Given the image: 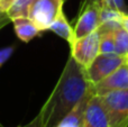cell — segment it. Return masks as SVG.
<instances>
[{"label":"cell","mask_w":128,"mask_h":127,"mask_svg":"<svg viewBox=\"0 0 128 127\" xmlns=\"http://www.w3.org/2000/svg\"><path fill=\"white\" fill-rule=\"evenodd\" d=\"M90 90L86 70L70 55L55 88L40 110L43 127H55Z\"/></svg>","instance_id":"obj_1"},{"label":"cell","mask_w":128,"mask_h":127,"mask_svg":"<svg viewBox=\"0 0 128 127\" xmlns=\"http://www.w3.org/2000/svg\"><path fill=\"white\" fill-rule=\"evenodd\" d=\"M108 115L111 127L128 123V89L98 94Z\"/></svg>","instance_id":"obj_2"},{"label":"cell","mask_w":128,"mask_h":127,"mask_svg":"<svg viewBox=\"0 0 128 127\" xmlns=\"http://www.w3.org/2000/svg\"><path fill=\"white\" fill-rule=\"evenodd\" d=\"M64 0H35L29 8L28 18L40 32L48 27L63 11Z\"/></svg>","instance_id":"obj_3"},{"label":"cell","mask_w":128,"mask_h":127,"mask_svg":"<svg viewBox=\"0 0 128 127\" xmlns=\"http://www.w3.org/2000/svg\"><path fill=\"white\" fill-rule=\"evenodd\" d=\"M70 55L81 65L86 69L92 63V61L100 54V33L94 30L86 35L84 37L74 40L70 45Z\"/></svg>","instance_id":"obj_4"},{"label":"cell","mask_w":128,"mask_h":127,"mask_svg":"<svg viewBox=\"0 0 128 127\" xmlns=\"http://www.w3.org/2000/svg\"><path fill=\"white\" fill-rule=\"evenodd\" d=\"M125 62V56L118 54H99L86 70V76L91 86L100 82Z\"/></svg>","instance_id":"obj_5"},{"label":"cell","mask_w":128,"mask_h":127,"mask_svg":"<svg viewBox=\"0 0 128 127\" xmlns=\"http://www.w3.org/2000/svg\"><path fill=\"white\" fill-rule=\"evenodd\" d=\"M100 6L93 0H86L84 7L80 11V15L73 27L74 40L84 37L86 35L97 30L100 25L99 20Z\"/></svg>","instance_id":"obj_6"},{"label":"cell","mask_w":128,"mask_h":127,"mask_svg":"<svg viewBox=\"0 0 128 127\" xmlns=\"http://www.w3.org/2000/svg\"><path fill=\"white\" fill-rule=\"evenodd\" d=\"M82 127H111L107 112L98 94H92L86 102Z\"/></svg>","instance_id":"obj_7"},{"label":"cell","mask_w":128,"mask_h":127,"mask_svg":"<svg viewBox=\"0 0 128 127\" xmlns=\"http://www.w3.org/2000/svg\"><path fill=\"white\" fill-rule=\"evenodd\" d=\"M94 94H102L114 90L128 89V64L124 63L100 82L91 86Z\"/></svg>","instance_id":"obj_8"},{"label":"cell","mask_w":128,"mask_h":127,"mask_svg":"<svg viewBox=\"0 0 128 127\" xmlns=\"http://www.w3.org/2000/svg\"><path fill=\"white\" fill-rule=\"evenodd\" d=\"M93 94L92 89L89 91V94L68 112V115L63 117L55 127H82V120H83V115L84 110H86V106L88 102L89 98L91 97V94Z\"/></svg>","instance_id":"obj_9"},{"label":"cell","mask_w":128,"mask_h":127,"mask_svg":"<svg viewBox=\"0 0 128 127\" xmlns=\"http://www.w3.org/2000/svg\"><path fill=\"white\" fill-rule=\"evenodd\" d=\"M11 22L14 24V29L17 37L25 43L30 42L33 38L40 34V30L32 22L28 17H18Z\"/></svg>","instance_id":"obj_10"},{"label":"cell","mask_w":128,"mask_h":127,"mask_svg":"<svg viewBox=\"0 0 128 127\" xmlns=\"http://www.w3.org/2000/svg\"><path fill=\"white\" fill-rule=\"evenodd\" d=\"M48 30H52L58 36L63 38L64 40L71 45L74 40V34H73V27L68 22V18L64 15V12H60V15L56 17V19L52 22V25L48 27Z\"/></svg>","instance_id":"obj_11"},{"label":"cell","mask_w":128,"mask_h":127,"mask_svg":"<svg viewBox=\"0 0 128 127\" xmlns=\"http://www.w3.org/2000/svg\"><path fill=\"white\" fill-rule=\"evenodd\" d=\"M35 0H15L7 11V16L10 20L18 17H28L29 8Z\"/></svg>","instance_id":"obj_12"},{"label":"cell","mask_w":128,"mask_h":127,"mask_svg":"<svg viewBox=\"0 0 128 127\" xmlns=\"http://www.w3.org/2000/svg\"><path fill=\"white\" fill-rule=\"evenodd\" d=\"M116 54L125 56L128 53V32L124 27H119L114 32Z\"/></svg>","instance_id":"obj_13"},{"label":"cell","mask_w":128,"mask_h":127,"mask_svg":"<svg viewBox=\"0 0 128 127\" xmlns=\"http://www.w3.org/2000/svg\"><path fill=\"white\" fill-rule=\"evenodd\" d=\"M114 53H116L114 32L100 33V54H114Z\"/></svg>","instance_id":"obj_14"},{"label":"cell","mask_w":128,"mask_h":127,"mask_svg":"<svg viewBox=\"0 0 128 127\" xmlns=\"http://www.w3.org/2000/svg\"><path fill=\"white\" fill-rule=\"evenodd\" d=\"M93 1L98 2L100 7L104 6V7H108V8H111V9L119 10L122 12H128L125 0H93Z\"/></svg>","instance_id":"obj_15"},{"label":"cell","mask_w":128,"mask_h":127,"mask_svg":"<svg viewBox=\"0 0 128 127\" xmlns=\"http://www.w3.org/2000/svg\"><path fill=\"white\" fill-rule=\"evenodd\" d=\"M14 51H15V46H14V45L12 46H7V47H4V48L0 50V68H1L2 65L4 64V62L12 55Z\"/></svg>","instance_id":"obj_16"},{"label":"cell","mask_w":128,"mask_h":127,"mask_svg":"<svg viewBox=\"0 0 128 127\" xmlns=\"http://www.w3.org/2000/svg\"><path fill=\"white\" fill-rule=\"evenodd\" d=\"M0 127H6L4 125H2L1 123H0ZM18 127H43V120H42V116H40V114L38 112L37 116L35 117V118L33 119L32 122H29L28 124H26V125H22V126H18Z\"/></svg>","instance_id":"obj_17"},{"label":"cell","mask_w":128,"mask_h":127,"mask_svg":"<svg viewBox=\"0 0 128 127\" xmlns=\"http://www.w3.org/2000/svg\"><path fill=\"white\" fill-rule=\"evenodd\" d=\"M15 0H0V12H7Z\"/></svg>","instance_id":"obj_18"},{"label":"cell","mask_w":128,"mask_h":127,"mask_svg":"<svg viewBox=\"0 0 128 127\" xmlns=\"http://www.w3.org/2000/svg\"><path fill=\"white\" fill-rule=\"evenodd\" d=\"M122 25L125 29L128 32V12L122 14Z\"/></svg>","instance_id":"obj_19"},{"label":"cell","mask_w":128,"mask_h":127,"mask_svg":"<svg viewBox=\"0 0 128 127\" xmlns=\"http://www.w3.org/2000/svg\"><path fill=\"white\" fill-rule=\"evenodd\" d=\"M125 62H126L127 64H128V53L126 54V55H125Z\"/></svg>","instance_id":"obj_20"},{"label":"cell","mask_w":128,"mask_h":127,"mask_svg":"<svg viewBox=\"0 0 128 127\" xmlns=\"http://www.w3.org/2000/svg\"><path fill=\"white\" fill-rule=\"evenodd\" d=\"M118 127H128V123L127 124H122V125H120V126H118Z\"/></svg>","instance_id":"obj_21"},{"label":"cell","mask_w":128,"mask_h":127,"mask_svg":"<svg viewBox=\"0 0 128 127\" xmlns=\"http://www.w3.org/2000/svg\"><path fill=\"white\" fill-rule=\"evenodd\" d=\"M64 1H66V0H64Z\"/></svg>","instance_id":"obj_22"}]
</instances>
